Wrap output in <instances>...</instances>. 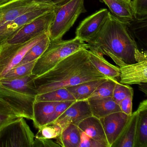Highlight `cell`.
Wrapping results in <instances>:
<instances>
[{"label":"cell","instance_id":"3957f363","mask_svg":"<svg viewBox=\"0 0 147 147\" xmlns=\"http://www.w3.org/2000/svg\"><path fill=\"white\" fill-rule=\"evenodd\" d=\"M83 49H88V44L76 37L70 40H51L47 49L37 60L32 74L39 76L69 56Z\"/></svg>","mask_w":147,"mask_h":147},{"label":"cell","instance_id":"7c38bea8","mask_svg":"<svg viewBox=\"0 0 147 147\" xmlns=\"http://www.w3.org/2000/svg\"><path fill=\"white\" fill-rule=\"evenodd\" d=\"M50 4L38 3L29 0H10L0 5V26L26 13Z\"/></svg>","mask_w":147,"mask_h":147},{"label":"cell","instance_id":"d4e9b609","mask_svg":"<svg viewBox=\"0 0 147 147\" xmlns=\"http://www.w3.org/2000/svg\"><path fill=\"white\" fill-rule=\"evenodd\" d=\"M35 101L62 102L76 101L73 95L66 88H60L51 92L37 94Z\"/></svg>","mask_w":147,"mask_h":147},{"label":"cell","instance_id":"d6a6232c","mask_svg":"<svg viewBox=\"0 0 147 147\" xmlns=\"http://www.w3.org/2000/svg\"><path fill=\"white\" fill-rule=\"evenodd\" d=\"M132 8L136 16L144 17L147 14V0H133Z\"/></svg>","mask_w":147,"mask_h":147},{"label":"cell","instance_id":"f546056e","mask_svg":"<svg viewBox=\"0 0 147 147\" xmlns=\"http://www.w3.org/2000/svg\"><path fill=\"white\" fill-rule=\"evenodd\" d=\"M62 131L61 127L58 125L50 124L38 129V132L35 136V137L56 139L61 135Z\"/></svg>","mask_w":147,"mask_h":147},{"label":"cell","instance_id":"cb8c5ba5","mask_svg":"<svg viewBox=\"0 0 147 147\" xmlns=\"http://www.w3.org/2000/svg\"><path fill=\"white\" fill-rule=\"evenodd\" d=\"M56 139L57 143L60 147H79L80 133L78 126L74 124L69 125Z\"/></svg>","mask_w":147,"mask_h":147},{"label":"cell","instance_id":"ba28073f","mask_svg":"<svg viewBox=\"0 0 147 147\" xmlns=\"http://www.w3.org/2000/svg\"><path fill=\"white\" fill-rule=\"evenodd\" d=\"M36 95L13 90L0 84V98L9 104L24 118L33 119V107Z\"/></svg>","mask_w":147,"mask_h":147},{"label":"cell","instance_id":"1f68e13d","mask_svg":"<svg viewBox=\"0 0 147 147\" xmlns=\"http://www.w3.org/2000/svg\"><path fill=\"white\" fill-rule=\"evenodd\" d=\"M74 101H65L58 102L55 107L48 124L53 123L55 122Z\"/></svg>","mask_w":147,"mask_h":147},{"label":"cell","instance_id":"277c9868","mask_svg":"<svg viewBox=\"0 0 147 147\" xmlns=\"http://www.w3.org/2000/svg\"><path fill=\"white\" fill-rule=\"evenodd\" d=\"M84 0H70L54 10V18L49 30L51 40L61 39L80 15L86 12Z\"/></svg>","mask_w":147,"mask_h":147},{"label":"cell","instance_id":"52a82bcc","mask_svg":"<svg viewBox=\"0 0 147 147\" xmlns=\"http://www.w3.org/2000/svg\"><path fill=\"white\" fill-rule=\"evenodd\" d=\"M49 33L41 34L24 44L0 46V79L19 65L29 50Z\"/></svg>","mask_w":147,"mask_h":147},{"label":"cell","instance_id":"8992f818","mask_svg":"<svg viewBox=\"0 0 147 147\" xmlns=\"http://www.w3.org/2000/svg\"><path fill=\"white\" fill-rule=\"evenodd\" d=\"M54 15V10L35 19L23 26L0 46L24 44L41 34L49 32Z\"/></svg>","mask_w":147,"mask_h":147},{"label":"cell","instance_id":"83f0119b","mask_svg":"<svg viewBox=\"0 0 147 147\" xmlns=\"http://www.w3.org/2000/svg\"><path fill=\"white\" fill-rule=\"evenodd\" d=\"M117 82V79L107 78L97 88L87 100L113 97L114 87Z\"/></svg>","mask_w":147,"mask_h":147},{"label":"cell","instance_id":"f35d334b","mask_svg":"<svg viewBox=\"0 0 147 147\" xmlns=\"http://www.w3.org/2000/svg\"><path fill=\"white\" fill-rule=\"evenodd\" d=\"M128 1H131V0H128Z\"/></svg>","mask_w":147,"mask_h":147},{"label":"cell","instance_id":"4fadbf2b","mask_svg":"<svg viewBox=\"0 0 147 147\" xmlns=\"http://www.w3.org/2000/svg\"><path fill=\"white\" fill-rule=\"evenodd\" d=\"M91 116L87 100L75 101L53 123L58 125L63 130L70 124L77 126L80 122Z\"/></svg>","mask_w":147,"mask_h":147},{"label":"cell","instance_id":"9c48e42d","mask_svg":"<svg viewBox=\"0 0 147 147\" xmlns=\"http://www.w3.org/2000/svg\"><path fill=\"white\" fill-rule=\"evenodd\" d=\"M120 70V83L125 85H141L147 83V60L128 64L119 58L111 57Z\"/></svg>","mask_w":147,"mask_h":147},{"label":"cell","instance_id":"ac0fdd59","mask_svg":"<svg viewBox=\"0 0 147 147\" xmlns=\"http://www.w3.org/2000/svg\"><path fill=\"white\" fill-rule=\"evenodd\" d=\"M59 102L35 101L33 107L34 126L39 129L49 124L54 109Z\"/></svg>","mask_w":147,"mask_h":147},{"label":"cell","instance_id":"8d00e7d4","mask_svg":"<svg viewBox=\"0 0 147 147\" xmlns=\"http://www.w3.org/2000/svg\"><path fill=\"white\" fill-rule=\"evenodd\" d=\"M32 2L38 3L50 4L54 5L55 6H60L70 1V0H29Z\"/></svg>","mask_w":147,"mask_h":147},{"label":"cell","instance_id":"2e32d148","mask_svg":"<svg viewBox=\"0 0 147 147\" xmlns=\"http://www.w3.org/2000/svg\"><path fill=\"white\" fill-rule=\"evenodd\" d=\"M91 109L92 116L100 119L109 114L122 112L118 104L112 97L87 100Z\"/></svg>","mask_w":147,"mask_h":147},{"label":"cell","instance_id":"4dcf8cb0","mask_svg":"<svg viewBox=\"0 0 147 147\" xmlns=\"http://www.w3.org/2000/svg\"><path fill=\"white\" fill-rule=\"evenodd\" d=\"M133 94L134 91L130 86L117 82L114 87L112 98L113 100L119 104L121 100L126 97L131 95L133 96Z\"/></svg>","mask_w":147,"mask_h":147},{"label":"cell","instance_id":"ffe728a7","mask_svg":"<svg viewBox=\"0 0 147 147\" xmlns=\"http://www.w3.org/2000/svg\"><path fill=\"white\" fill-rule=\"evenodd\" d=\"M90 61L98 71L107 78L117 79L120 76V70L118 66H114L107 61L103 55L88 50Z\"/></svg>","mask_w":147,"mask_h":147},{"label":"cell","instance_id":"9a60e30c","mask_svg":"<svg viewBox=\"0 0 147 147\" xmlns=\"http://www.w3.org/2000/svg\"><path fill=\"white\" fill-rule=\"evenodd\" d=\"M77 126L80 131L101 143L105 147H109L104 127L99 119L94 116H90L80 122Z\"/></svg>","mask_w":147,"mask_h":147},{"label":"cell","instance_id":"7a4b0ae2","mask_svg":"<svg viewBox=\"0 0 147 147\" xmlns=\"http://www.w3.org/2000/svg\"><path fill=\"white\" fill-rule=\"evenodd\" d=\"M128 21L119 19L110 13L100 31L87 43L88 50L111 58H119L128 64L135 63L136 55L139 50L128 31Z\"/></svg>","mask_w":147,"mask_h":147},{"label":"cell","instance_id":"484cf974","mask_svg":"<svg viewBox=\"0 0 147 147\" xmlns=\"http://www.w3.org/2000/svg\"><path fill=\"white\" fill-rule=\"evenodd\" d=\"M50 41L49 33L29 50L19 64H25L37 60L47 49Z\"/></svg>","mask_w":147,"mask_h":147},{"label":"cell","instance_id":"e0dca14e","mask_svg":"<svg viewBox=\"0 0 147 147\" xmlns=\"http://www.w3.org/2000/svg\"><path fill=\"white\" fill-rule=\"evenodd\" d=\"M107 5L111 14L124 21H131L137 18L131 5L128 0H100Z\"/></svg>","mask_w":147,"mask_h":147},{"label":"cell","instance_id":"44dd1931","mask_svg":"<svg viewBox=\"0 0 147 147\" xmlns=\"http://www.w3.org/2000/svg\"><path fill=\"white\" fill-rule=\"evenodd\" d=\"M138 110L139 116L137 124L135 147H147V100L140 102Z\"/></svg>","mask_w":147,"mask_h":147},{"label":"cell","instance_id":"5b68a950","mask_svg":"<svg viewBox=\"0 0 147 147\" xmlns=\"http://www.w3.org/2000/svg\"><path fill=\"white\" fill-rule=\"evenodd\" d=\"M35 136L20 117L0 129V147H33Z\"/></svg>","mask_w":147,"mask_h":147},{"label":"cell","instance_id":"8fae6325","mask_svg":"<svg viewBox=\"0 0 147 147\" xmlns=\"http://www.w3.org/2000/svg\"><path fill=\"white\" fill-rule=\"evenodd\" d=\"M110 13L107 9H102L87 17L77 27L76 37L85 42H88L100 31Z\"/></svg>","mask_w":147,"mask_h":147},{"label":"cell","instance_id":"7402d4cb","mask_svg":"<svg viewBox=\"0 0 147 147\" xmlns=\"http://www.w3.org/2000/svg\"><path fill=\"white\" fill-rule=\"evenodd\" d=\"M36 76L31 74L18 78L0 79V84L13 90L37 94L33 79Z\"/></svg>","mask_w":147,"mask_h":147},{"label":"cell","instance_id":"e575fe53","mask_svg":"<svg viewBox=\"0 0 147 147\" xmlns=\"http://www.w3.org/2000/svg\"><path fill=\"white\" fill-rule=\"evenodd\" d=\"M133 97V95L128 96L118 104L122 112L128 116H131L132 113Z\"/></svg>","mask_w":147,"mask_h":147},{"label":"cell","instance_id":"5bb4252c","mask_svg":"<svg viewBox=\"0 0 147 147\" xmlns=\"http://www.w3.org/2000/svg\"><path fill=\"white\" fill-rule=\"evenodd\" d=\"M130 116L122 112L109 114L100 119L109 147H112L124 130Z\"/></svg>","mask_w":147,"mask_h":147},{"label":"cell","instance_id":"6da1fadb","mask_svg":"<svg viewBox=\"0 0 147 147\" xmlns=\"http://www.w3.org/2000/svg\"><path fill=\"white\" fill-rule=\"evenodd\" d=\"M105 78L90 61L88 49H83L69 56L46 73L36 76L33 83L37 94H39Z\"/></svg>","mask_w":147,"mask_h":147},{"label":"cell","instance_id":"603a6c76","mask_svg":"<svg viewBox=\"0 0 147 147\" xmlns=\"http://www.w3.org/2000/svg\"><path fill=\"white\" fill-rule=\"evenodd\" d=\"M107 78L89 81L66 88L73 95L76 101L87 100L97 88Z\"/></svg>","mask_w":147,"mask_h":147},{"label":"cell","instance_id":"f1b7e54d","mask_svg":"<svg viewBox=\"0 0 147 147\" xmlns=\"http://www.w3.org/2000/svg\"><path fill=\"white\" fill-rule=\"evenodd\" d=\"M37 60L25 64L17 65L11 69L3 78L12 79L31 74Z\"/></svg>","mask_w":147,"mask_h":147},{"label":"cell","instance_id":"d6986e66","mask_svg":"<svg viewBox=\"0 0 147 147\" xmlns=\"http://www.w3.org/2000/svg\"><path fill=\"white\" fill-rule=\"evenodd\" d=\"M138 116V110L132 113L123 133L112 147H135Z\"/></svg>","mask_w":147,"mask_h":147},{"label":"cell","instance_id":"4316f807","mask_svg":"<svg viewBox=\"0 0 147 147\" xmlns=\"http://www.w3.org/2000/svg\"><path fill=\"white\" fill-rule=\"evenodd\" d=\"M20 117L22 116L18 112L0 98V129Z\"/></svg>","mask_w":147,"mask_h":147},{"label":"cell","instance_id":"74e56055","mask_svg":"<svg viewBox=\"0 0 147 147\" xmlns=\"http://www.w3.org/2000/svg\"><path fill=\"white\" fill-rule=\"evenodd\" d=\"M10 0H0V5L3 4V3H5V2H7V1H9Z\"/></svg>","mask_w":147,"mask_h":147},{"label":"cell","instance_id":"836d02e7","mask_svg":"<svg viewBox=\"0 0 147 147\" xmlns=\"http://www.w3.org/2000/svg\"><path fill=\"white\" fill-rule=\"evenodd\" d=\"M80 131V142L79 147H105L101 143L91 138L84 132Z\"/></svg>","mask_w":147,"mask_h":147},{"label":"cell","instance_id":"30bf717a","mask_svg":"<svg viewBox=\"0 0 147 147\" xmlns=\"http://www.w3.org/2000/svg\"><path fill=\"white\" fill-rule=\"evenodd\" d=\"M55 6L49 4L43 7L24 13L0 26V45L26 24L38 17L55 10Z\"/></svg>","mask_w":147,"mask_h":147},{"label":"cell","instance_id":"d590c367","mask_svg":"<svg viewBox=\"0 0 147 147\" xmlns=\"http://www.w3.org/2000/svg\"><path fill=\"white\" fill-rule=\"evenodd\" d=\"M57 147L60 145L54 142L52 139L35 137L33 147Z\"/></svg>","mask_w":147,"mask_h":147}]
</instances>
